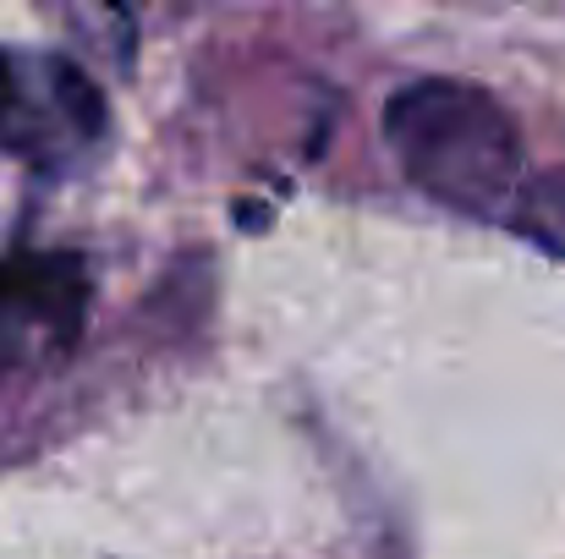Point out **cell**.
<instances>
[{"label":"cell","mask_w":565,"mask_h":559,"mask_svg":"<svg viewBox=\"0 0 565 559\" xmlns=\"http://www.w3.org/2000/svg\"><path fill=\"white\" fill-rule=\"evenodd\" d=\"M77 324H83L77 258H55V252L0 258V352L66 346Z\"/></svg>","instance_id":"cell-3"},{"label":"cell","mask_w":565,"mask_h":559,"mask_svg":"<svg viewBox=\"0 0 565 559\" xmlns=\"http://www.w3.org/2000/svg\"><path fill=\"white\" fill-rule=\"evenodd\" d=\"M110 110L99 88L61 55L0 50V149L33 171H72L105 143Z\"/></svg>","instance_id":"cell-2"},{"label":"cell","mask_w":565,"mask_h":559,"mask_svg":"<svg viewBox=\"0 0 565 559\" xmlns=\"http://www.w3.org/2000/svg\"><path fill=\"white\" fill-rule=\"evenodd\" d=\"M384 143L417 192L461 214H500L522 182V132L478 83H406L384 105Z\"/></svg>","instance_id":"cell-1"}]
</instances>
